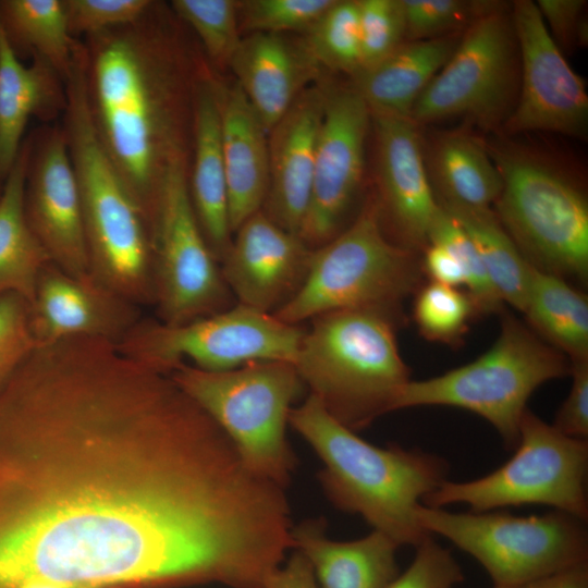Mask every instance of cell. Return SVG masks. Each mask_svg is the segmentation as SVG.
<instances>
[{
	"mask_svg": "<svg viewBox=\"0 0 588 588\" xmlns=\"http://www.w3.org/2000/svg\"><path fill=\"white\" fill-rule=\"evenodd\" d=\"M0 395V588H264L285 491L171 378L117 343L37 345Z\"/></svg>",
	"mask_w": 588,
	"mask_h": 588,
	"instance_id": "cell-1",
	"label": "cell"
},
{
	"mask_svg": "<svg viewBox=\"0 0 588 588\" xmlns=\"http://www.w3.org/2000/svg\"><path fill=\"white\" fill-rule=\"evenodd\" d=\"M81 40L96 137L151 228L166 172L188 160L195 98L205 75H189L201 71L185 66L189 63L155 1L138 20Z\"/></svg>",
	"mask_w": 588,
	"mask_h": 588,
	"instance_id": "cell-2",
	"label": "cell"
},
{
	"mask_svg": "<svg viewBox=\"0 0 588 588\" xmlns=\"http://www.w3.org/2000/svg\"><path fill=\"white\" fill-rule=\"evenodd\" d=\"M289 424L322 461L319 481L339 510L362 516L400 546L431 535L416 518L422 500L448 479V462L419 449L380 448L333 418L313 394L292 407Z\"/></svg>",
	"mask_w": 588,
	"mask_h": 588,
	"instance_id": "cell-3",
	"label": "cell"
},
{
	"mask_svg": "<svg viewBox=\"0 0 588 588\" xmlns=\"http://www.w3.org/2000/svg\"><path fill=\"white\" fill-rule=\"evenodd\" d=\"M65 87L61 124L77 180L91 274L136 306L155 304L152 232L96 137L86 105L82 44Z\"/></svg>",
	"mask_w": 588,
	"mask_h": 588,
	"instance_id": "cell-4",
	"label": "cell"
},
{
	"mask_svg": "<svg viewBox=\"0 0 588 588\" xmlns=\"http://www.w3.org/2000/svg\"><path fill=\"white\" fill-rule=\"evenodd\" d=\"M395 313L340 309L311 319L294 364L305 387L339 422L353 431L393 412L408 383Z\"/></svg>",
	"mask_w": 588,
	"mask_h": 588,
	"instance_id": "cell-5",
	"label": "cell"
},
{
	"mask_svg": "<svg viewBox=\"0 0 588 588\" xmlns=\"http://www.w3.org/2000/svg\"><path fill=\"white\" fill-rule=\"evenodd\" d=\"M502 179L499 221L535 268L584 281L588 275V203L558 164L520 147L485 143Z\"/></svg>",
	"mask_w": 588,
	"mask_h": 588,
	"instance_id": "cell-6",
	"label": "cell"
},
{
	"mask_svg": "<svg viewBox=\"0 0 588 588\" xmlns=\"http://www.w3.org/2000/svg\"><path fill=\"white\" fill-rule=\"evenodd\" d=\"M169 375L226 433L253 473L287 487L296 457L286 426L305 388L293 364L257 360L208 371L181 363Z\"/></svg>",
	"mask_w": 588,
	"mask_h": 588,
	"instance_id": "cell-7",
	"label": "cell"
},
{
	"mask_svg": "<svg viewBox=\"0 0 588 588\" xmlns=\"http://www.w3.org/2000/svg\"><path fill=\"white\" fill-rule=\"evenodd\" d=\"M569 371L571 363L563 353L507 314L498 339L487 352L440 376L409 380L394 411L440 405L463 408L490 422L505 448L514 450L531 394Z\"/></svg>",
	"mask_w": 588,
	"mask_h": 588,
	"instance_id": "cell-8",
	"label": "cell"
},
{
	"mask_svg": "<svg viewBox=\"0 0 588 588\" xmlns=\"http://www.w3.org/2000/svg\"><path fill=\"white\" fill-rule=\"evenodd\" d=\"M419 282L414 252L390 241L377 199L326 244L314 248L306 279L273 315L299 324L321 314L354 308L396 311Z\"/></svg>",
	"mask_w": 588,
	"mask_h": 588,
	"instance_id": "cell-9",
	"label": "cell"
},
{
	"mask_svg": "<svg viewBox=\"0 0 588 588\" xmlns=\"http://www.w3.org/2000/svg\"><path fill=\"white\" fill-rule=\"evenodd\" d=\"M420 527L471 555L493 586L515 585L588 564L585 522L552 510L517 516L499 510L452 512L420 504Z\"/></svg>",
	"mask_w": 588,
	"mask_h": 588,
	"instance_id": "cell-10",
	"label": "cell"
},
{
	"mask_svg": "<svg viewBox=\"0 0 588 588\" xmlns=\"http://www.w3.org/2000/svg\"><path fill=\"white\" fill-rule=\"evenodd\" d=\"M512 457L492 473L467 481L444 480L422 505L463 503L471 512L547 505L584 522L588 518V441L555 429L528 408Z\"/></svg>",
	"mask_w": 588,
	"mask_h": 588,
	"instance_id": "cell-11",
	"label": "cell"
},
{
	"mask_svg": "<svg viewBox=\"0 0 588 588\" xmlns=\"http://www.w3.org/2000/svg\"><path fill=\"white\" fill-rule=\"evenodd\" d=\"M306 329L242 304L182 324L138 320L117 343L128 358L169 373L185 359L208 371L257 360L295 364Z\"/></svg>",
	"mask_w": 588,
	"mask_h": 588,
	"instance_id": "cell-12",
	"label": "cell"
},
{
	"mask_svg": "<svg viewBox=\"0 0 588 588\" xmlns=\"http://www.w3.org/2000/svg\"><path fill=\"white\" fill-rule=\"evenodd\" d=\"M518 57L511 14L501 4L463 32L411 119L419 126L457 118L486 128L503 126L518 95Z\"/></svg>",
	"mask_w": 588,
	"mask_h": 588,
	"instance_id": "cell-13",
	"label": "cell"
},
{
	"mask_svg": "<svg viewBox=\"0 0 588 588\" xmlns=\"http://www.w3.org/2000/svg\"><path fill=\"white\" fill-rule=\"evenodd\" d=\"M151 231L155 304L161 322L182 324L235 304L192 206L188 160L175 161L166 172Z\"/></svg>",
	"mask_w": 588,
	"mask_h": 588,
	"instance_id": "cell-14",
	"label": "cell"
},
{
	"mask_svg": "<svg viewBox=\"0 0 588 588\" xmlns=\"http://www.w3.org/2000/svg\"><path fill=\"white\" fill-rule=\"evenodd\" d=\"M519 54V88L506 134L530 131L584 136L588 96L553 41L534 1L518 0L511 12Z\"/></svg>",
	"mask_w": 588,
	"mask_h": 588,
	"instance_id": "cell-15",
	"label": "cell"
},
{
	"mask_svg": "<svg viewBox=\"0 0 588 588\" xmlns=\"http://www.w3.org/2000/svg\"><path fill=\"white\" fill-rule=\"evenodd\" d=\"M371 114L353 87L326 91L309 205L298 236L317 248L338 233L362 183Z\"/></svg>",
	"mask_w": 588,
	"mask_h": 588,
	"instance_id": "cell-16",
	"label": "cell"
},
{
	"mask_svg": "<svg viewBox=\"0 0 588 588\" xmlns=\"http://www.w3.org/2000/svg\"><path fill=\"white\" fill-rule=\"evenodd\" d=\"M30 136L25 213L51 262L65 273L93 277L76 175L61 122Z\"/></svg>",
	"mask_w": 588,
	"mask_h": 588,
	"instance_id": "cell-17",
	"label": "cell"
},
{
	"mask_svg": "<svg viewBox=\"0 0 588 588\" xmlns=\"http://www.w3.org/2000/svg\"><path fill=\"white\" fill-rule=\"evenodd\" d=\"M377 148L380 215L391 222L400 245L425 249L440 212L425 160L419 125L409 117L371 113Z\"/></svg>",
	"mask_w": 588,
	"mask_h": 588,
	"instance_id": "cell-18",
	"label": "cell"
},
{
	"mask_svg": "<svg viewBox=\"0 0 588 588\" xmlns=\"http://www.w3.org/2000/svg\"><path fill=\"white\" fill-rule=\"evenodd\" d=\"M220 261L222 277L236 303L274 314L301 289L313 248L271 221L262 210L234 232Z\"/></svg>",
	"mask_w": 588,
	"mask_h": 588,
	"instance_id": "cell-19",
	"label": "cell"
},
{
	"mask_svg": "<svg viewBox=\"0 0 588 588\" xmlns=\"http://www.w3.org/2000/svg\"><path fill=\"white\" fill-rule=\"evenodd\" d=\"M138 320L136 305L94 277H72L52 262L39 275L30 307L37 345L75 336L102 338L117 343Z\"/></svg>",
	"mask_w": 588,
	"mask_h": 588,
	"instance_id": "cell-20",
	"label": "cell"
},
{
	"mask_svg": "<svg viewBox=\"0 0 588 588\" xmlns=\"http://www.w3.org/2000/svg\"><path fill=\"white\" fill-rule=\"evenodd\" d=\"M326 91L305 88L268 133L269 187L264 213L298 235L311 194Z\"/></svg>",
	"mask_w": 588,
	"mask_h": 588,
	"instance_id": "cell-21",
	"label": "cell"
},
{
	"mask_svg": "<svg viewBox=\"0 0 588 588\" xmlns=\"http://www.w3.org/2000/svg\"><path fill=\"white\" fill-rule=\"evenodd\" d=\"M66 103L61 75L38 56L28 65L21 62L0 21V180L20 154L29 119L57 123Z\"/></svg>",
	"mask_w": 588,
	"mask_h": 588,
	"instance_id": "cell-22",
	"label": "cell"
},
{
	"mask_svg": "<svg viewBox=\"0 0 588 588\" xmlns=\"http://www.w3.org/2000/svg\"><path fill=\"white\" fill-rule=\"evenodd\" d=\"M192 164L188 191L200 230L216 259L221 261L232 242L229 196L221 146L218 84L200 81L194 106Z\"/></svg>",
	"mask_w": 588,
	"mask_h": 588,
	"instance_id": "cell-23",
	"label": "cell"
},
{
	"mask_svg": "<svg viewBox=\"0 0 588 588\" xmlns=\"http://www.w3.org/2000/svg\"><path fill=\"white\" fill-rule=\"evenodd\" d=\"M221 146L232 233L262 209L269 187L268 133L242 89L218 85Z\"/></svg>",
	"mask_w": 588,
	"mask_h": 588,
	"instance_id": "cell-24",
	"label": "cell"
},
{
	"mask_svg": "<svg viewBox=\"0 0 588 588\" xmlns=\"http://www.w3.org/2000/svg\"><path fill=\"white\" fill-rule=\"evenodd\" d=\"M317 63L305 48H295L279 34L253 33L232 56V68L242 89L267 133L305 89Z\"/></svg>",
	"mask_w": 588,
	"mask_h": 588,
	"instance_id": "cell-25",
	"label": "cell"
},
{
	"mask_svg": "<svg viewBox=\"0 0 588 588\" xmlns=\"http://www.w3.org/2000/svg\"><path fill=\"white\" fill-rule=\"evenodd\" d=\"M294 549L311 565L320 588H388L399 575L401 547L378 530L352 541L326 536V524L310 519L294 525Z\"/></svg>",
	"mask_w": 588,
	"mask_h": 588,
	"instance_id": "cell-26",
	"label": "cell"
},
{
	"mask_svg": "<svg viewBox=\"0 0 588 588\" xmlns=\"http://www.w3.org/2000/svg\"><path fill=\"white\" fill-rule=\"evenodd\" d=\"M462 34L405 41L380 62L357 72L353 88L371 113L411 118L417 99L450 59Z\"/></svg>",
	"mask_w": 588,
	"mask_h": 588,
	"instance_id": "cell-27",
	"label": "cell"
},
{
	"mask_svg": "<svg viewBox=\"0 0 588 588\" xmlns=\"http://www.w3.org/2000/svg\"><path fill=\"white\" fill-rule=\"evenodd\" d=\"M30 136L4 179L0 193V296L16 294L33 306L42 269L51 262L25 213Z\"/></svg>",
	"mask_w": 588,
	"mask_h": 588,
	"instance_id": "cell-28",
	"label": "cell"
},
{
	"mask_svg": "<svg viewBox=\"0 0 588 588\" xmlns=\"http://www.w3.org/2000/svg\"><path fill=\"white\" fill-rule=\"evenodd\" d=\"M425 160L440 205L487 209L497 201L502 179L479 138L462 131L444 132Z\"/></svg>",
	"mask_w": 588,
	"mask_h": 588,
	"instance_id": "cell-29",
	"label": "cell"
},
{
	"mask_svg": "<svg viewBox=\"0 0 588 588\" xmlns=\"http://www.w3.org/2000/svg\"><path fill=\"white\" fill-rule=\"evenodd\" d=\"M528 327L569 360L588 358V299L566 281L530 265Z\"/></svg>",
	"mask_w": 588,
	"mask_h": 588,
	"instance_id": "cell-30",
	"label": "cell"
},
{
	"mask_svg": "<svg viewBox=\"0 0 588 588\" xmlns=\"http://www.w3.org/2000/svg\"><path fill=\"white\" fill-rule=\"evenodd\" d=\"M0 21L15 50L41 57L65 82L79 39L70 33L63 0L0 1Z\"/></svg>",
	"mask_w": 588,
	"mask_h": 588,
	"instance_id": "cell-31",
	"label": "cell"
},
{
	"mask_svg": "<svg viewBox=\"0 0 588 588\" xmlns=\"http://www.w3.org/2000/svg\"><path fill=\"white\" fill-rule=\"evenodd\" d=\"M440 206L473 240L501 301L524 313L530 264L504 230L494 211L491 208Z\"/></svg>",
	"mask_w": 588,
	"mask_h": 588,
	"instance_id": "cell-32",
	"label": "cell"
},
{
	"mask_svg": "<svg viewBox=\"0 0 588 588\" xmlns=\"http://www.w3.org/2000/svg\"><path fill=\"white\" fill-rule=\"evenodd\" d=\"M303 47L317 64L354 76L362 69L358 0H335L307 30Z\"/></svg>",
	"mask_w": 588,
	"mask_h": 588,
	"instance_id": "cell-33",
	"label": "cell"
},
{
	"mask_svg": "<svg viewBox=\"0 0 588 588\" xmlns=\"http://www.w3.org/2000/svg\"><path fill=\"white\" fill-rule=\"evenodd\" d=\"M174 14L197 35L209 60L229 65L237 49L238 2L232 0H173Z\"/></svg>",
	"mask_w": 588,
	"mask_h": 588,
	"instance_id": "cell-34",
	"label": "cell"
},
{
	"mask_svg": "<svg viewBox=\"0 0 588 588\" xmlns=\"http://www.w3.org/2000/svg\"><path fill=\"white\" fill-rule=\"evenodd\" d=\"M475 314L476 307L467 293L434 282L419 291L413 310L419 332L428 340L446 344L461 340Z\"/></svg>",
	"mask_w": 588,
	"mask_h": 588,
	"instance_id": "cell-35",
	"label": "cell"
},
{
	"mask_svg": "<svg viewBox=\"0 0 588 588\" xmlns=\"http://www.w3.org/2000/svg\"><path fill=\"white\" fill-rule=\"evenodd\" d=\"M405 41L464 32L475 20L500 7L497 1L400 0Z\"/></svg>",
	"mask_w": 588,
	"mask_h": 588,
	"instance_id": "cell-36",
	"label": "cell"
},
{
	"mask_svg": "<svg viewBox=\"0 0 588 588\" xmlns=\"http://www.w3.org/2000/svg\"><path fill=\"white\" fill-rule=\"evenodd\" d=\"M429 243L443 246L458 260L477 314L498 313L503 308L504 303L495 292L473 240L442 207L430 230Z\"/></svg>",
	"mask_w": 588,
	"mask_h": 588,
	"instance_id": "cell-37",
	"label": "cell"
},
{
	"mask_svg": "<svg viewBox=\"0 0 588 588\" xmlns=\"http://www.w3.org/2000/svg\"><path fill=\"white\" fill-rule=\"evenodd\" d=\"M335 0H248L238 2V22L254 33L308 30Z\"/></svg>",
	"mask_w": 588,
	"mask_h": 588,
	"instance_id": "cell-38",
	"label": "cell"
},
{
	"mask_svg": "<svg viewBox=\"0 0 588 588\" xmlns=\"http://www.w3.org/2000/svg\"><path fill=\"white\" fill-rule=\"evenodd\" d=\"M358 5L363 70L405 42V30L400 0H358Z\"/></svg>",
	"mask_w": 588,
	"mask_h": 588,
	"instance_id": "cell-39",
	"label": "cell"
},
{
	"mask_svg": "<svg viewBox=\"0 0 588 588\" xmlns=\"http://www.w3.org/2000/svg\"><path fill=\"white\" fill-rule=\"evenodd\" d=\"M151 0H63L70 33L82 39L138 20Z\"/></svg>",
	"mask_w": 588,
	"mask_h": 588,
	"instance_id": "cell-40",
	"label": "cell"
},
{
	"mask_svg": "<svg viewBox=\"0 0 588 588\" xmlns=\"http://www.w3.org/2000/svg\"><path fill=\"white\" fill-rule=\"evenodd\" d=\"M409 566L388 588H455L464 573L452 552L432 536L417 547Z\"/></svg>",
	"mask_w": 588,
	"mask_h": 588,
	"instance_id": "cell-41",
	"label": "cell"
},
{
	"mask_svg": "<svg viewBox=\"0 0 588 588\" xmlns=\"http://www.w3.org/2000/svg\"><path fill=\"white\" fill-rule=\"evenodd\" d=\"M36 346L29 305L16 294L0 296V384L10 379Z\"/></svg>",
	"mask_w": 588,
	"mask_h": 588,
	"instance_id": "cell-42",
	"label": "cell"
},
{
	"mask_svg": "<svg viewBox=\"0 0 588 588\" xmlns=\"http://www.w3.org/2000/svg\"><path fill=\"white\" fill-rule=\"evenodd\" d=\"M535 3L562 53L587 46L588 23L584 14L587 1L538 0Z\"/></svg>",
	"mask_w": 588,
	"mask_h": 588,
	"instance_id": "cell-43",
	"label": "cell"
},
{
	"mask_svg": "<svg viewBox=\"0 0 588 588\" xmlns=\"http://www.w3.org/2000/svg\"><path fill=\"white\" fill-rule=\"evenodd\" d=\"M572 387L552 426L565 436L588 438V358L569 360Z\"/></svg>",
	"mask_w": 588,
	"mask_h": 588,
	"instance_id": "cell-44",
	"label": "cell"
},
{
	"mask_svg": "<svg viewBox=\"0 0 588 588\" xmlns=\"http://www.w3.org/2000/svg\"><path fill=\"white\" fill-rule=\"evenodd\" d=\"M424 253V268L431 282L452 287L465 285L464 270L446 248L429 243Z\"/></svg>",
	"mask_w": 588,
	"mask_h": 588,
	"instance_id": "cell-45",
	"label": "cell"
},
{
	"mask_svg": "<svg viewBox=\"0 0 588 588\" xmlns=\"http://www.w3.org/2000/svg\"><path fill=\"white\" fill-rule=\"evenodd\" d=\"M266 588H320L311 565L297 550L270 576Z\"/></svg>",
	"mask_w": 588,
	"mask_h": 588,
	"instance_id": "cell-46",
	"label": "cell"
},
{
	"mask_svg": "<svg viewBox=\"0 0 588 588\" xmlns=\"http://www.w3.org/2000/svg\"><path fill=\"white\" fill-rule=\"evenodd\" d=\"M493 588H588V564H583L528 581Z\"/></svg>",
	"mask_w": 588,
	"mask_h": 588,
	"instance_id": "cell-47",
	"label": "cell"
},
{
	"mask_svg": "<svg viewBox=\"0 0 588 588\" xmlns=\"http://www.w3.org/2000/svg\"><path fill=\"white\" fill-rule=\"evenodd\" d=\"M20 588H64L53 583L42 581V580H33L24 584Z\"/></svg>",
	"mask_w": 588,
	"mask_h": 588,
	"instance_id": "cell-48",
	"label": "cell"
}]
</instances>
